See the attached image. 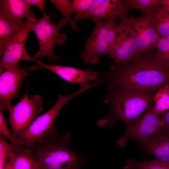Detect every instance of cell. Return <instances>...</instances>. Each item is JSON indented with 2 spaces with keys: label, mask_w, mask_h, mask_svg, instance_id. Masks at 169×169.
I'll use <instances>...</instances> for the list:
<instances>
[{
  "label": "cell",
  "mask_w": 169,
  "mask_h": 169,
  "mask_svg": "<svg viewBox=\"0 0 169 169\" xmlns=\"http://www.w3.org/2000/svg\"><path fill=\"white\" fill-rule=\"evenodd\" d=\"M153 106L158 115L163 114L169 110V83L159 88L155 93Z\"/></svg>",
  "instance_id": "cell-21"
},
{
  "label": "cell",
  "mask_w": 169,
  "mask_h": 169,
  "mask_svg": "<svg viewBox=\"0 0 169 169\" xmlns=\"http://www.w3.org/2000/svg\"><path fill=\"white\" fill-rule=\"evenodd\" d=\"M91 88L89 84L81 85L80 89L69 95H59L54 104L46 112L38 116L29 126L18 138L23 144L30 148L35 143L49 135L56 128L54 120L63 106L69 100L76 95Z\"/></svg>",
  "instance_id": "cell-4"
},
{
  "label": "cell",
  "mask_w": 169,
  "mask_h": 169,
  "mask_svg": "<svg viewBox=\"0 0 169 169\" xmlns=\"http://www.w3.org/2000/svg\"><path fill=\"white\" fill-rule=\"evenodd\" d=\"M43 99L38 95H28V91L15 105L10 108L9 122L16 137L24 132L39 116L43 110Z\"/></svg>",
  "instance_id": "cell-8"
},
{
  "label": "cell",
  "mask_w": 169,
  "mask_h": 169,
  "mask_svg": "<svg viewBox=\"0 0 169 169\" xmlns=\"http://www.w3.org/2000/svg\"><path fill=\"white\" fill-rule=\"evenodd\" d=\"M24 22L15 20L0 15V56L9 41L23 28Z\"/></svg>",
  "instance_id": "cell-17"
},
{
  "label": "cell",
  "mask_w": 169,
  "mask_h": 169,
  "mask_svg": "<svg viewBox=\"0 0 169 169\" xmlns=\"http://www.w3.org/2000/svg\"><path fill=\"white\" fill-rule=\"evenodd\" d=\"M103 103L109 107L108 112L97 122L100 127L113 126L116 121H122L126 127L152 105L156 91L122 86L108 89Z\"/></svg>",
  "instance_id": "cell-2"
},
{
  "label": "cell",
  "mask_w": 169,
  "mask_h": 169,
  "mask_svg": "<svg viewBox=\"0 0 169 169\" xmlns=\"http://www.w3.org/2000/svg\"><path fill=\"white\" fill-rule=\"evenodd\" d=\"M161 118L163 123V126L169 129V110L162 114Z\"/></svg>",
  "instance_id": "cell-28"
},
{
  "label": "cell",
  "mask_w": 169,
  "mask_h": 169,
  "mask_svg": "<svg viewBox=\"0 0 169 169\" xmlns=\"http://www.w3.org/2000/svg\"><path fill=\"white\" fill-rule=\"evenodd\" d=\"M156 49L157 51L154 54L155 57L169 68V35L159 38Z\"/></svg>",
  "instance_id": "cell-24"
},
{
  "label": "cell",
  "mask_w": 169,
  "mask_h": 169,
  "mask_svg": "<svg viewBox=\"0 0 169 169\" xmlns=\"http://www.w3.org/2000/svg\"><path fill=\"white\" fill-rule=\"evenodd\" d=\"M127 21L141 55L152 54L160 37L151 12L137 17L130 14Z\"/></svg>",
  "instance_id": "cell-11"
},
{
  "label": "cell",
  "mask_w": 169,
  "mask_h": 169,
  "mask_svg": "<svg viewBox=\"0 0 169 169\" xmlns=\"http://www.w3.org/2000/svg\"><path fill=\"white\" fill-rule=\"evenodd\" d=\"M153 19L156 23L159 37L162 38L169 35V13L162 5L151 12Z\"/></svg>",
  "instance_id": "cell-20"
},
{
  "label": "cell",
  "mask_w": 169,
  "mask_h": 169,
  "mask_svg": "<svg viewBox=\"0 0 169 169\" xmlns=\"http://www.w3.org/2000/svg\"><path fill=\"white\" fill-rule=\"evenodd\" d=\"M163 125L161 117L159 116L153 105H151L142 115L126 127L117 143L120 147L124 146L130 140L141 143L147 140Z\"/></svg>",
  "instance_id": "cell-12"
},
{
  "label": "cell",
  "mask_w": 169,
  "mask_h": 169,
  "mask_svg": "<svg viewBox=\"0 0 169 169\" xmlns=\"http://www.w3.org/2000/svg\"><path fill=\"white\" fill-rule=\"evenodd\" d=\"M131 9L128 0H93L87 10L74 17L78 22L89 19L95 23L116 22L127 17Z\"/></svg>",
  "instance_id": "cell-9"
},
{
  "label": "cell",
  "mask_w": 169,
  "mask_h": 169,
  "mask_svg": "<svg viewBox=\"0 0 169 169\" xmlns=\"http://www.w3.org/2000/svg\"><path fill=\"white\" fill-rule=\"evenodd\" d=\"M36 20L33 12L30 17L24 22L23 28L8 44L0 61V73L18 65L20 61L35 62L36 59L27 52L25 45L29 33L33 31Z\"/></svg>",
  "instance_id": "cell-10"
},
{
  "label": "cell",
  "mask_w": 169,
  "mask_h": 169,
  "mask_svg": "<svg viewBox=\"0 0 169 169\" xmlns=\"http://www.w3.org/2000/svg\"><path fill=\"white\" fill-rule=\"evenodd\" d=\"M93 0H73L71 2L72 13H81L87 10L90 7Z\"/></svg>",
  "instance_id": "cell-26"
},
{
  "label": "cell",
  "mask_w": 169,
  "mask_h": 169,
  "mask_svg": "<svg viewBox=\"0 0 169 169\" xmlns=\"http://www.w3.org/2000/svg\"><path fill=\"white\" fill-rule=\"evenodd\" d=\"M56 10L59 11L61 15L67 21L70 27L73 30L78 31L79 28L77 25V21L71 18L72 14L71 9V2L70 0H51Z\"/></svg>",
  "instance_id": "cell-22"
},
{
  "label": "cell",
  "mask_w": 169,
  "mask_h": 169,
  "mask_svg": "<svg viewBox=\"0 0 169 169\" xmlns=\"http://www.w3.org/2000/svg\"><path fill=\"white\" fill-rule=\"evenodd\" d=\"M100 81L107 89L127 86L157 91L169 83V68L154 54H146L123 66H111L100 73Z\"/></svg>",
  "instance_id": "cell-1"
},
{
  "label": "cell",
  "mask_w": 169,
  "mask_h": 169,
  "mask_svg": "<svg viewBox=\"0 0 169 169\" xmlns=\"http://www.w3.org/2000/svg\"><path fill=\"white\" fill-rule=\"evenodd\" d=\"M31 5L25 0H0V15L15 20L27 19L33 13Z\"/></svg>",
  "instance_id": "cell-16"
},
{
  "label": "cell",
  "mask_w": 169,
  "mask_h": 169,
  "mask_svg": "<svg viewBox=\"0 0 169 169\" xmlns=\"http://www.w3.org/2000/svg\"><path fill=\"white\" fill-rule=\"evenodd\" d=\"M117 23L105 21L95 23L90 35L85 41L84 49L79 55L84 62L96 64L100 56L109 55L110 49L114 39Z\"/></svg>",
  "instance_id": "cell-6"
},
{
  "label": "cell",
  "mask_w": 169,
  "mask_h": 169,
  "mask_svg": "<svg viewBox=\"0 0 169 169\" xmlns=\"http://www.w3.org/2000/svg\"><path fill=\"white\" fill-rule=\"evenodd\" d=\"M41 69L37 64L22 68L18 65L0 73V110L9 111L12 100L17 97L24 78L28 73Z\"/></svg>",
  "instance_id": "cell-13"
},
{
  "label": "cell",
  "mask_w": 169,
  "mask_h": 169,
  "mask_svg": "<svg viewBox=\"0 0 169 169\" xmlns=\"http://www.w3.org/2000/svg\"><path fill=\"white\" fill-rule=\"evenodd\" d=\"M127 17L117 23L115 36L111 45L109 55L114 61L111 66L121 67L142 56L140 52Z\"/></svg>",
  "instance_id": "cell-7"
},
{
  "label": "cell",
  "mask_w": 169,
  "mask_h": 169,
  "mask_svg": "<svg viewBox=\"0 0 169 169\" xmlns=\"http://www.w3.org/2000/svg\"><path fill=\"white\" fill-rule=\"evenodd\" d=\"M144 151L169 162V129L163 126L144 142L140 144Z\"/></svg>",
  "instance_id": "cell-15"
},
{
  "label": "cell",
  "mask_w": 169,
  "mask_h": 169,
  "mask_svg": "<svg viewBox=\"0 0 169 169\" xmlns=\"http://www.w3.org/2000/svg\"><path fill=\"white\" fill-rule=\"evenodd\" d=\"M162 5L164 9L169 13V0H163Z\"/></svg>",
  "instance_id": "cell-29"
},
{
  "label": "cell",
  "mask_w": 169,
  "mask_h": 169,
  "mask_svg": "<svg viewBox=\"0 0 169 169\" xmlns=\"http://www.w3.org/2000/svg\"><path fill=\"white\" fill-rule=\"evenodd\" d=\"M71 136L70 132L59 135L57 129L30 148L41 169H80L85 165V156L70 146Z\"/></svg>",
  "instance_id": "cell-3"
},
{
  "label": "cell",
  "mask_w": 169,
  "mask_h": 169,
  "mask_svg": "<svg viewBox=\"0 0 169 169\" xmlns=\"http://www.w3.org/2000/svg\"><path fill=\"white\" fill-rule=\"evenodd\" d=\"M123 169H169V162L156 158L150 161H141L131 158L125 161Z\"/></svg>",
  "instance_id": "cell-19"
},
{
  "label": "cell",
  "mask_w": 169,
  "mask_h": 169,
  "mask_svg": "<svg viewBox=\"0 0 169 169\" xmlns=\"http://www.w3.org/2000/svg\"><path fill=\"white\" fill-rule=\"evenodd\" d=\"M26 1L31 5H34L37 6L41 11L43 14H45L44 10L45 0H25Z\"/></svg>",
  "instance_id": "cell-27"
},
{
  "label": "cell",
  "mask_w": 169,
  "mask_h": 169,
  "mask_svg": "<svg viewBox=\"0 0 169 169\" xmlns=\"http://www.w3.org/2000/svg\"><path fill=\"white\" fill-rule=\"evenodd\" d=\"M131 9L140 10L142 15L151 12L162 5L163 0H128Z\"/></svg>",
  "instance_id": "cell-23"
},
{
  "label": "cell",
  "mask_w": 169,
  "mask_h": 169,
  "mask_svg": "<svg viewBox=\"0 0 169 169\" xmlns=\"http://www.w3.org/2000/svg\"><path fill=\"white\" fill-rule=\"evenodd\" d=\"M35 62L41 69L48 70L71 83L86 84L91 81L99 82L100 79V73L89 69L83 70L70 66L48 64L37 59Z\"/></svg>",
  "instance_id": "cell-14"
},
{
  "label": "cell",
  "mask_w": 169,
  "mask_h": 169,
  "mask_svg": "<svg viewBox=\"0 0 169 169\" xmlns=\"http://www.w3.org/2000/svg\"><path fill=\"white\" fill-rule=\"evenodd\" d=\"M51 15L45 14L35 20L33 31L36 36L39 49L33 56L35 59L46 57L57 61L61 60L54 54L53 50L55 45H60L66 40V34L61 33L60 30L67 21L63 18L57 23H54L51 20Z\"/></svg>",
  "instance_id": "cell-5"
},
{
  "label": "cell",
  "mask_w": 169,
  "mask_h": 169,
  "mask_svg": "<svg viewBox=\"0 0 169 169\" xmlns=\"http://www.w3.org/2000/svg\"><path fill=\"white\" fill-rule=\"evenodd\" d=\"M0 136L9 141L18 150L27 146L15 137L8 129L2 111L0 110Z\"/></svg>",
  "instance_id": "cell-25"
},
{
  "label": "cell",
  "mask_w": 169,
  "mask_h": 169,
  "mask_svg": "<svg viewBox=\"0 0 169 169\" xmlns=\"http://www.w3.org/2000/svg\"><path fill=\"white\" fill-rule=\"evenodd\" d=\"M5 169H41L31 150L27 147L17 149Z\"/></svg>",
  "instance_id": "cell-18"
}]
</instances>
